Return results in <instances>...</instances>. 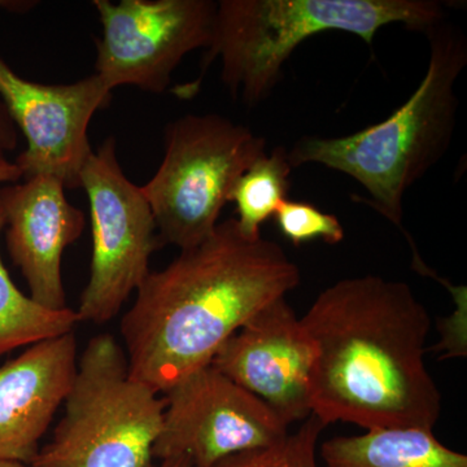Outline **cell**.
<instances>
[{
    "mask_svg": "<svg viewBox=\"0 0 467 467\" xmlns=\"http://www.w3.org/2000/svg\"><path fill=\"white\" fill-rule=\"evenodd\" d=\"M300 319L316 349L312 416L326 427L434 430L441 393L425 364L431 317L410 285L373 275L340 279Z\"/></svg>",
    "mask_w": 467,
    "mask_h": 467,
    "instance_id": "1",
    "label": "cell"
},
{
    "mask_svg": "<svg viewBox=\"0 0 467 467\" xmlns=\"http://www.w3.org/2000/svg\"><path fill=\"white\" fill-rule=\"evenodd\" d=\"M299 266L235 217L159 272H150L121 321L129 371L156 393L211 365L252 317L300 285Z\"/></svg>",
    "mask_w": 467,
    "mask_h": 467,
    "instance_id": "2",
    "label": "cell"
},
{
    "mask_svg": "<svg viewBox=\"0 0 467 467\" xmlns=\"http://www.w3.org/2000/svg\"><path fill=\"white\" fill-rule=\"evenodd\" d=\"M429 66L417 90L384 121L346 137H304L288 150L292 168L319 164L358 181V196L402 229L404 196L450 149L456 129V85L467 66L462 29L442 23L425 33Z\"/></svg>",
    "mask_w": 467,
    "mask_h": 467,
    "instance_id": "3",
    "label": "cell"
},
{
    "mask_svg": "<svg viewBox=\"0 0 467 467\" xmlns=\"http://www.w3.org/2000/svg\"><path fill=\"white\" fill-rule=\"evenodd\" d=\"M448 3L439 0H221L211 41L192 84L174 94L190 99L201 90L214 61H221V81L245 106L269 97L285 64L306 39L325 32H343L373 45L384 26L401 24L426 33L447 17Z\"/></svg>",
    "mask_w": 467,
    "mask_h": 467,
    "instance_id": "4",
    "label": "cell"
},
{
    "mask_svg": "<svg viewBox=\"0 0 467 467\" xmlns=\"http://www.w3.org/2000/svg\"><path fill=\"white\" fill-rule=\"evenodd\" d=\"M165 401L129 371L113 335H95L77 364L64 416L30 465L150 467Z\"/></svg>",
    "mask_w": 467,
    "mask_h": 467,
    "instance_id": "5",
    "label": "cell"
},
{
    "mask_svg": "<svg viewBox=\"0 0 467 467\" xmlns=\"http://www.w3.org/2000/svg\"><path fill=\"white\" fill-rule=\"evenodd\" d=\"M266 140L225 116L186 115L165 130V155L140 186L161 244H201L220 223L239 178L266 153Z\"/></svg>",
    "mask_w": 467,
    "mask_h": 467,
    "instance_id": "6",
    "label": "cell"
},
{
    "mask_svg": "<svg viewBox=\"0 0 467 467\" xmlns=\"http://www.w3.org/2000/svg\"><path fill=\"white\" fill-rule=\"evenodd\" d=\"M90 205V279L81 295L79 322L112 321L150 275V260L160 247L155 217L142 189L124 174L116 140H104L81 174Z\"/></svg>",
    "mask_w": 467,
    "mask_h": 467,
    "instance_id": "7",
    "label": "cell"
},
{
    "mask_svg": "<svg viewBox=\"0 0 467 467\" xmlns=\"http://www.w3.org/2000/svg\"><path fill=\"white\" fill-rule=\"evenodd\" d=\"M162 399V427L152 451L161 461L186 457L192 467H212L290 434L272 408L212 365L184 377Z\"/></svg>",
    "mask_w": 467,
    "mask_h": 467,
    "instance_id": "8",
    "label": "cell"
},
{
    "mask_svg": "<svg viewBox=\"0 0 467 467\" xmlns=\"http://www.w3.org/2000/svg\"><path fill=\"white\" fill-rule=\"evenodd\" d=\"M103 26L95 75L113 90L122 85L161 94L190 52L207 48L217 3L212 0H95Z\"/></svg>",
    "mask_w": 467,
    "mask_h": 467,
    "instance_id": "9",
    "label": "cell"
},
{
    "mask_svg": "<svg viewBox=\"0 0 467 467\" xmlns=\"http://www.w3.org/2000/svg\"><path fill=\"white\" fill-rule=\"evenodd\" d=\"M0 97L27 140L16 165L23 177L51 175L67 189L81 187L92 155L88 125L109 106L112 90L98 75L70 85H42L17 76L0 57Z\"/></svg>",
    "mask_w": 467,
    "mask_h": 467,
    "instance_id": "10",
    "label": "cell"
},
{
    "mask_svg": "<svg viewBox=\"0 0 467 467\" xmlns=\"http://www.w3.org/2000/svg\"><path fill=\"white\" fill-rule=\"evenodd\" d=\"M315 355L301 319L281 297L236 331L211 365L291 425L310 416L309 378Z\"/></svg>",
    "mask_w": 467,
    "mask_h": 467,
    "instance_id": "11",
    "label": "cell"
},
{
    "mask_svg": "<svg viewBox=\"0 0 467 467\" xmlns=\"http://www.w3.org/2000/svg\"><path fill=\"white\" fill-rule=\"evenodd\" d=\"M66 187L51 175H36L5 187L7 247L34 301L67 308L61 275L64 251L82 235L85 213L67 202Z\"/></svg>",
    "mask_w": 467,
    "mask_h": 467,
    "instance_id": "12",
    "label": "cell"
},
{
    "mask_svg": "<svg viewBox=\"0 0 467 467\" xmlns=\"http://www.w3.org/2000/svg\"><path fill=\"white\" fill-rule=\"evenodd\" d=\"M77 364L72 331L33 344L0 367V460L33 462L66 400Z\"/></svg>",
    "mask_w": 467,
    "mask_h": 467,
    "instance_id": "13",
    "label": "cell"
},
{
    "mask_svg": "<svg viewBox=\"0 0 467 467\" xmlns=\"http://www.w3.org/2000/svg\"><path fill=\"white\" fill-rule=\"evenodd\" d=\"M326 467H467L466 454L441 444L432 430H370L321 445Z\"/></svg>",
    "mask_w": 467,
    "mask_h": 467,
    "instance_id": "14",
    "label": "cell"
},
{
    "mask_svg": "<svg viewBox=\"0 0 467 467\" xmlns=\"http://www.w3.org/2000/svg\"><path fill=\"white\" fill-rule=\"evenodd\" d=\"M5 223V187L0 189V234ZM78 324L75 309L45 308L18 290L0 256V358L12 350L72 333Z\"/></svg>",
    "mask_w": 467,
    "mask_h": 467,
    "instance_id": "15",
    "label": "cell"
},
{
    "mask_svg": "<svg viewBox=\"0 0 467 467\" xmlns=\"http://www.w3.org/2000/svg\"><path fill=\"white\" fill-rule=\"evenodd\" d=\"M292 169L288 150L278 146L264 153L239 178L230 202H235V220L243 235L260 238L261 225L288 199Z\"/></svg>",
    "mask_w": 467,
    "mask_h": 467,
    "instance_id": "16",
    "label": "cell"
},
{
    "mask_svg": "<svg viewBox=\"0 0 467 467\" xmlns=\"http://www.w3.org/2000/svg\"><path fill=\"white\" fill-rule=\"evenodd\" d=\"M326 426L315 416L303 420L296 432L261 450L242 451L212 467H318L316 453Z\"/></svg>",
    "mask_w": 467,
    "mask_h": 467,
    "instance_id": "17",
    "label": "cell"
},
{
    "mask_svg": "<svg viewBox=\"0 0 467 467\" xmlns=\"http://www.w3.org/2000/svg\"><path fill=\"white\" fill-rule=\"evenodd\" d=\"M275 217L279 232L296 247L316 239L331 245L339 244L346 236L339 218L306 202L285 199L276 208Z\"/></svg>",
    "mask_w": 467,
    "mask_h": 467,
    "instance_id": "18",
    "label": "cell"
},
{
    "mask_svg": "<svg viewBox=\"0 0 467 467\" xmlns=\"http://www.w3.org/2000/svg\"><path fill=\"white\" fill-rule=\"evenodd\" d=\"M17 144V135L12 126L7 110L0 106V150H14Z\"/></svg>",
    "mask_w": 467,
    "mask_h": 467,
    "instance_id": "19",
    "label": "cell"
},
{
    "mask_svg": "<svg viewBox=\"0 0 467 467\" xmlns=\"http://www.w3.org/2000/svg\"><path fill=\"white\" fill-rule=\"evenodd\" d=\"M23 178L20 169L16 162H11L5 158L3 150H0V183L2 182H17Z\"/></svg>",
    "mask_w": 467,
    "mask_h": 467,
    "instance_id": "20",
    "label": "cell"
},
{
    "mask_svg": "<svg viewBox=\"0 0 467 467\" xmlns=\"http://www.w3.org/2000/svg\"><path fill=\"white\" fill-rule=\"evenodd\" d=\"M160 467H192L190 461L186 457H173V459H168L161 461V466Z\"/></svg>",
    "mask_w": 467,
    "mask_h": 467,
    "instance_id": "21",
    "label": "cell"
},
{
    "mask_svg": "<svg viewBox=\"0 0 467 467\" xmlns=\"http://www.w3.org/2000/svg\"><path fill=\"white\" fill-rule=\"evenodd\" d=\"M0 467H34L30 463L17 462V461L0 460Z\"/></svg>",
    "mask_w": 467,
    "mask_h": 467,
    "instance_id": "22",
    "label": "cell"
},
{
    "mask_svg": "<svg viewBox=\"0 0 467 467\" xmlns=\"http://www.w3.org/2000/svg\"><path fill=\"white\" fill-rule=\"evenodd\" d=\"M11 2H0V5H9Z\"/></svg>",
    "mask_w": 467,
    "mask_h": 467,
    "instance_id": "23",
    "label": "cell"
}]
</instances>
